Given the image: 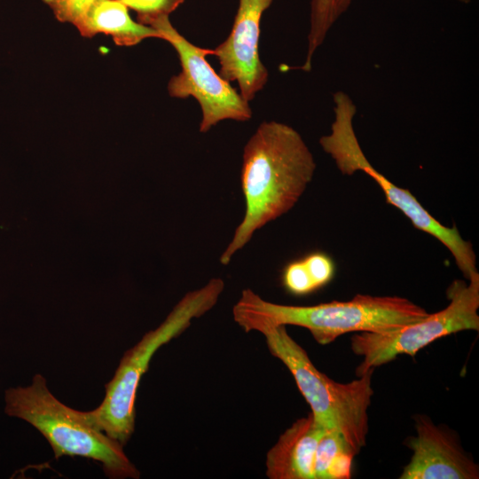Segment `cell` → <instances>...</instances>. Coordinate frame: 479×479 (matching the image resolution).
I'll return each instance as SVG.
<instances>
[{
	"label": "cell",
	"instance_id": "8",
	"mask_svg": "<svg viewBox=\"0 0 479 479\" xmlns=\"http://www.w3.org/2000/svg\"><path fill=\"white\" fill-rule=\"evenodd\" d=\"M152 27L173 46L180 60L181 72L169 81L168 92L173 98L193 97L198 101L202 111L200 132L208 131L224 120L245 122L251 118L248 102L207 61V56L214 55L213 49L189 42L171 25L169 18L155 22Z\"/></svg>",
	"mask_w": 479,
	"mask_h": 479
},
{
	"label": "cell",
	"instance_id": "12",
	"mask_svg": "<svg viewBox=\"0 0 479 479\" xmlns=\"http://www.w3.org/2000/svg\"><path fill=\"white\" fill-rule=\"evenodd\" d=\"M75 27L83 37L111 35L118 46H134L151 37L163 40L155 28L134 21L119 0H95Z\"/></svg>",
	"mask_w": 479,
	"mask_h": 479
},
{
	"label": "cell",
	"instance_id": "7",
	"mask_svg": "<svg viewBox=\"0 0 479 479\" xmlns=\"http://www.w3.org/2000/svg\"><path fill=\"white\" fill-rule=\"evenodd\" d=\"M465 282L454 280L446 294L450 303L425 318L386 333L360 332L351 336V349L362 357L357 377L394 360L399 355L414 356L434 341L465 330H479V274Z\"/></svg>",
	"mask_w": 479,
	"mask_h": 479
},
{
	"label": "cell",
	"instance_id": "13",
	"mask_svg": "<svg viewBox=\"0 0 479 479\" xmlns=\"http://www.w3.org/2000/svg\"><path fill=\"white\" fill-rule=\"evenodd\" d=\"M335 265L324 252H311L288 263L281 273L284 288L291 294H310L328 284L334 278Z\"/></svg>",
	"mask_w": 479,
	"mask_h": 479
},
{
	"label": "cell",
	"instance_id": "9",
	"mask_svg": "<svg viewBox=\"0 0 479 479\" xmlns=\"http://www.w3.org/2000/svg\"><path fill=\"white\" fill-rule=\"evenodd\" d=\"M272 1L239 0L229 36L213 49L221 67L219 75L229 82H237L240 94L247 102L254 99L268 80L258 46L262 15Z\"/></svg>",
	"mask_w": 479,
	"mask_h": 479
},
{
	"label": "cell",
	"instance_id": "11",
	"mask_svg": "<svg viewBox=\"0 0 479 479\" xmlns=\"http://www.w3.org/2000/svg\"><path fill=\"white\" fill-rule=\"evenodd\" d=\"M326 431L311 412L296 420L268 451L265 462L267 477L315 479L316 450Z\"/></svg>",
	"mask_w": 479,
	"mask_h": 479
},
{
	"label": "cell",
	"instance_id": "17",
	"mask_svg": "<svg viewBox=\"0 0 479 479\" xmlns=\"http://www.w3.org/2000/svg\"><path fill=\"white\" fill-rule=\"evenodd\" d=\"M54 17L63 23L74 26L82 18L95 0H42Z\"/></svg>",
	"mask_w": 479,
	"mask_h": 479
},
{
	"label": "cell",
	"instance_id": "3",
	"mask_svg": "<svg viewBox=\"0 0 479 479\" xmlns=\"http://www.w3.org/2000/svg\"><path fill=\"white\" fill-rule=\"evenodd\" d=\"M224 288V280L214 278L201 288L188 292L159 326L147 332L124 353L114 377L105 386L106 394L101 404L92 411L82 412L85 420L125 445L135 428L137 391L153 355L187 329L193 319L210 310Z\"/></svg>",
	"mask_w": 479,
	"mask_h": 479
},
{
	"label": "cell",
	"instance_id": "14",
	"mask_svg": "<svg viewBox=\"0 0 479 479\" xmlns=\"http://www.w3.org/2000/svg\"><path fill=\"white\" fill-rule=\"evenodd\" d=\"M357 455L338 432L326 430L320 438L315 454V479H349Z\"/></svg>",
	"mask_w": 479,
	"mask_h": 479
},
{
	"label": "cell",
	"instance_id": "4",
	"mask_svg": "<svg viewBox=\"0 0 479 479\" xmlns=\"http://www.w3.org/2000/svg\"><path fill=\"white\" fill-rule=\"evenodd\" d=\"M4 404L8 416L27 421L45 437L55 459L79 456L99 462L110 478H139L123 446L89 423L82 411L57 399L42 374L28 386L6 389Z\"/></svg>",
	"mask_w": 479,
	"mask_h": 479
},
{
	"label": "cell",
	"instance_id": "16",
	"mask_svg": "<svg viewBox=\"0 0 479 479\" xmlns=\"http://www.w3.org/2000/svg\"><path fill=\"white\" fill-rule=\"evenodd\" d=\"M137 14L138 23L152 27L155 22L169 18L185 0H119Z\"/></svg>",
	"mask_w": 479,
	"mask_h": 479
},
{
	"label": "cell",
	"instance_id": "10",
	"mask_svg": "<svg viewBox=\"0 0 479 479\" xmlns=\"http://www.w3.org/2000/svg\"><path fill=\"white\" fill-rule=\"evenodd\" d=\"M416 436L407 439L412 454L399 479H477L479 467L457 434L426 415L415 418Z\"/></svg>",
	"mask_w": 479,
	"mask_h": 479
},
{
	"label": "cell",
	"instance_id": "1",
	"mask_svg": "<svg viewBox=\"0 0 479 479\" xmlns=\"http://www.w3.org/2000/svg\"><path fill=\"white\" fill-rule=\"evenodd\" d=\"M315 169L314 157L298 131L278 122L261 123L243 151L244 216L220 263L227 265L257 230L291 210L311 182Z\"/></svg>",
	"mask_w": 479,
	"mask_h": 479
},
{
	"label": "cell",
	"instance_id": "6",
	"mask_svg": "<svg viewBox=\"0 0 479 479\" xmlns=\"http://www.w3.org/2000/svg\"><path fill=\"white\" fill-rule=\"evenodd\" d=\"M334 101V121L331 132L321 137L319 144L334 161L338 169L348 176L358 170L366 173L381 188L389 204L399 209L415 228L435 237L448 248L467 279L476 273V257L472 245L461 237L457 227L440 224L409 190L394 185L366 159L354 130L353 119L357 108L350 97L343 91H337Z\"/></svg>",
	"mask_w": 479,
	"mask_h": 479
},
{
	"label": "cell",
	"instance_id": "18",
	"mask_svg": "<svg viewBox=\"0 0 479 479\" xmlns=\"http://www.w3.org/2000/svg\"><path fill=\"white\" fill-rule=\"evenodd\" d=\"M458 1L467 4V3H469L471 0H458Z\"/></svg>",
	"mask_w": 479,
	"mask_h": 479
},
{
	"label": "cell",
	"instance_id": "15",
	"mask_svg": "<svg viewBox=\"0 0 479 479\" xmlns=\"http://www.w3.org/2000/svg\"><path fill=\"white\" fill-rule=\"evenodd\" d=\"M353 0H311L308 51L303 71H310L315 51L322 44L335 21L349 9Z\"/></svg>",
	"mask_w": 479,
	"mask_h": 479
},
{
	"label": "cell",
	"instance_id": "2",
	"mask_svg": "<svg viewBox=\"0 0 479 479\" xmlns=\"http://www.w3.org/2000/svg\"><path fill=\"white\" fill-rule=\"evenodd\" d=\"M428 312L399 296L357 294L350 301L311 306L284 305L268 302L247 288L232 307L234 321L247 333L260 326H297L310 331L322 345L348 333H386L420 321Z\"/></svg>",
	"mask_w": 479,
	"mask_h": 479
},
{
	"label": "cell",
	"instance_id": "5",
	"mask_svg": "<svg viewBox=\"0 0 479 479\" xmlns=\"http://www.w3.org/2000/svg\"><path fill=\"white\" fill-rule=\"evenodd\" d=\"M256 332L264 336L271 355L292 373L315 420L326 430L340 433L358 454L366 444L369 431L368 408L373 395L374 370L349 382L340 383L313 365L304 349L287 334L285 326L265 325Z\"/></svg>",
	"mask_w": 479,
	"mask_h": 479
}]
</instances>
